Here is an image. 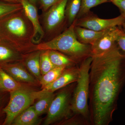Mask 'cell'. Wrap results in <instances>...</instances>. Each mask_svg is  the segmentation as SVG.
<instances>
[{
  "label": "cell",
  "mask_w": 125,
  "mask_h": 125,
  "mask_svg": "<svg viewBox=\"0 0 125 125\" xmlns=\"http://www.w3.org/2000/svg\"><path fill=\"white\" fill-rule=\"evenodd\" d=\"M92 57L88 102L91 125H108L125 85V52L116 43L107 52Z\"/></svg>",
  "instance_id": "obj_1"
},
{
  "label": "cell",
  "mask_w": 125,
  "mask_h": 125,
  "mask_svg": "<svg viewBox=\"0 0 125 125\" xmlns=\"http://www.w3.org/2000/svg\"><path fill=\"white\" fill-rule=\"evenodd\" d=\"M34 30L23 9L0 19V39L11 45L20 53L36 51L33 42Z\"/></svg>",
  "instance_id": "obj_2"
},
{
  "label": "cell",
  "mask_w": 125,
  "mask_h": 125,
  "mask_svg": "<svg viewBox=\"0 0 125 125\" xmlns=\"http://www.w3.org/2000/svg\"><path fill=\"white\" fill-rule=\"evenodd\" d=\"M73 23L64 31L49 41L42 42L36 45V50H53L69 56L80 63L92 56L91 45L81 43L77 39Z\"/></svg>",
  "instance_id": "obj_3"
},
{
  "label": "cell",
  "mask_w": 125,
  "mask_h": 125,
  "mask_svg": "<svg viewBox=\"0 0 125 125\" xmlns=\"http://www.w3.org/2000/svg\"><path fill=\"white\" fill-rule=\"evenodd\" d=\"M92 56L87 57L80 62L79 73L74 88L71 100V110L73 114L79 115L91 125L89 107V79L90 65Z\"/></svg>",
  "instance_id": "obj_4"
},
{
  "label": "cell",
  "mask_w": 125,
  "mask_h": 125,
  "mask_svg": "<svg viewBox=\"0 0 125 125\" xmlns=\"http://www.w3.org/2000/svg\"><path fill=\"white\" fill-rule=\"evenodd\" d=\"M44 93L42 90L37 91L23 84L19 88L10 92L8 103L3 109L5 118L2 125H11L19 114L32 106L35 100Z\"/></svg>",
  "instance_id": "obj_5"
},
{
  "label": "cell",
  "mask_w": 125,
  "mask_h": 125,
  "mask_svg": "<svg viewBox=\"0 0 125 125\" xmlns=\"http://www.w3.org/2000/svg\"><path fill=\"white\" fill-rule=\"evenodd\" d=\"M76 82L62 88L55 94L49 108L43 125L58 123L73 114L71 110V100Z\"/></svg>",
  "instance_id": "obj_6"
},
{
  "label": "cell",
  "mask_w": 125,
  "mask_h": 125,
  "mask_svg": "<svg viewBox=\"0 0 125 125\" xmlns=\"http://www.w3.org/2000/svg\"><path fill=\"white\" fill-rule=\"evenodd\" d=\"M68 0H60L43 12L42 26L44 32L43 42L49 41L60 33V31L67 23L65 10Z\"/></svg>",
  "instance_id": "obj_7"
},
{
  "label": "cell",
  "mask_w": 125,
  "mask_h": 125,
  "mask_svg": "<svg viewBox=\"0 0 125 125\" xmlns=\"http://www.w3.org/2000/svg\"><path fill=\"white\" fill-rule=\"evenodd\" d=\"M125 22V18L121 15L113 19H103L89 13L83 18L75 20L73 23L75 26L102 31L116 26H121Z\"/></svg>",
  "instance_id": "obj_8"
},
{
  "label": "cell",
  "mask_w": 125,
  "mask_h": 125,
  "mask_svg": "<svg viewBox=\"0 0 125 125\" xmlns=\"http://www.w3.org/2000/svg\"><path fill=\"white\" fill-rule=\"evenodd\" d=\"M123 30L121 26H116L108 30L91 45L92 56L100 55L111 49L116 44L117 40Z\"/></svg>",
  "instance_id": "obj_9"
},
{
  "label": "cell",
  "mask_w": 125,
  "mask_h": 125,
  "mask_svg": "<svg viewBox=\"0 0 125 125\" xmlns=\"http://www.w3.org/2000/svg\"><path fill=\"white\" fill-rule=\"evenodd\" d=\"M0 67L19 83L32 85L39 83L38 81L28 71L22 62L3 64L0 65Z\"/></svg>",
  "instance_id": "obj_10"
},
{
  "label": "cell",
  "mask_w": 125,
  "mask_h": 125,
  "mask_svg": "<svg viewBox=\"0 0 125 125\" xmlns=\"http://www.w3.org/2000/svg\"><path fill=\"white\" fill-rule=\"evenodd\" d=\"M20 3L33 27V42L34 44L38 45L42 42L44 32L39 20L37 9L35 5L28 0H20Z\"/></svg>",
  "instance_id": "obj_11"
},
{
  "label": "cell",
  "mask_w": 125,
  "mask_h": 125,
  "mask_svg": "<svg viewBox=\"0 0 125 125\" xmlns=\"http://www.w3.org/2000/svg\"><path fill=\"white\" fill-rule=\"evenodd\" d=\"M79 73V66L66 68L62 74L54 83L42 89L44 93H54L67 85L76 82Z\"/></svg>",
  "instance_id": "obj_12"
},
{
  "label": "cell",
  "mask_w": 125,
  "mask_h": 125,
  "mask_svg": "<svg viewBox=\"0 0 125 125\" xmlns=\"http://www.w3.org/2000/svg\"><path fill=\"white\" fill-rule=\"evenodd\" d=\"M25 55L20 53L8 43L0 40V65L22 62Z\"/></svg>",
  "instance_id": "obj_13"
},
{
  "label": "cell",
  "mask_w": 125,
  "mask_h": 125,
  "mask_svg": "<svg viewBox=\"0 0 125 125\" xmlns=\"http://www.w3.org/2000/svg\"><path fill=\"white\" fill-rule=\"evenodd\" d=\"M41 52L40 50H37L26 54L22 62L28 71L39 83L42 77L40 64Z\"/></svg>",
  "instance_id": "obj_14"
},
{
  "label": "cell",
  "mask_w": 125,
  "mask_h": 125,
  "mask_svg": "<svg viewBox=\"0 0 125 125\" xmlns=\"http://www.w3.org/2000/svg\"><path fill=\"white\" fill-rule=\"evenodd\" d=\"M108 29L97 31L79 26L74 25V27L75 33L78 40L83 44L90 45L94 43Z\"/></svg>",
  "instance_id": "obj_15"
},
{
  "label": "cell",
  "mask_w": 125,
  "mask_h": 125,
  "mask_svg": "<svg viewBox=\"0 0 125 125\" xmlns=\"http://www.w3.org/2000/svg\"><path fill=\"white\" fill-rule=\"evenodd\" d=\"M39 116L33 105L25 109L13 121L11 125H36L40 123Z\"/></svg>",
  "instance_id": "obj_16"
},
{
  "label": "cell",
  "mask_w": 125,
  "mask_h": 125,
  "mask_svg": "<svg viewBox=\"0 0 125 125\" xmlns=\"http://www.w3.org/2000/svg\"><path fill=\"white\" fill-rule=\"evenodd\" d=\"M49 58L55 66H64L66 68L77 65L78 63L69 56L53 50H47Z\"/></svg>",
  "instance_id": "obj_17"
},
{
  "label": "cell",
  "mask_w": 125,
  "mask_h": 125,
  "mask_svg": "<svg viewBox=\"0 0 125 125\" xmlns=\"http://www.w3.org/2000/svg\"><path fill=\"white\" fill-rule=\"evenodd\" d=\"M55 96L54 93H44L38 99V101L33 106L39 116L46 113H47Z\"/></svg>",
  "instance_id": "obj_18"
},
{
  "label": "cell",
  "mask_w": 125,
  "mask_h": 125,
  "mask_svg": "<svg viewBox=\"0 0 125 125\" xmlns=\"http://www.w3.org/2000/svg\"><path fill=\"white\" fill-rule=\"evenodd\" d=\"M0 84L5 92L10 93L19 88L22 83L16 80L0 67Z\"/></svg>",
  "instance_id": "obj_19"
},
{
  "label": "cell",
  "mask_w": 125,
  "mask_h": 125,
  "mask_svg": "<svg viewBox=\"0 0 125 125\" xmlns=\"http://www.w3.org/2000/svg\"><path fill=\"white\" fill-rule=\"evenodd\" d=\"M81 6V0H68L66 6L65 15L68 27L76 19Z\"/></svg>",
  "instance_id": "obj_20"
},
{
  "label": "cell",
  "mask_w": 125,
  "mask_h": 125,
  "mask_svg": "<svg viewBox=\"0 0 125 125\" xmlns=\"http://www.w3.org/2000/svg\"><path fill=\"white\" fill-rule=\"evenodd\" d=\"M66 68V67L64 66H56L42 75L39 81V84L41 86V89L55 82L62 74Z\"/></svg>",
  "instance_id": "obj_21"
},
{
  "label": "cell",
  "mask_w": 125,
  "mask_h": 125,
  "mask_svg": "<svg viewBox=\"0 0 125 125\" xmlns=\"http://www.w3.org/2000/svg\"><path fill=\"white\" fill-rule=\"evenodd\" d=\"M107 2L103 0H81V6L75 20L83 18L89 13L90 9L101 4Z\"/></svg>",
  "instance_id": "obj_22"
},
{
  "label": "cell",
  "mask_w": 125,
  "mask_h": 125,
  "mask_svg": "<svg viewBox=\"0 0 125 125\" xmlns=\"http://www.w3.org/2000/svg\"><path fill=\"white\" fill-rule=\"evenodd\" d=\"M22 9L21 3H10L0 1V19Z\"/></svg>",
  "instance_id": "obj_23"
},
{
  "label": "cell",
  "mask_w": 125,
  "mask_h": 125,
  "mask_svg": "<svg viewBox=\"0 0 125 125\" xmlns=\"http://www.w3.org/2000/svg\"><path fill=\"white\" fill-rule=\"evenodd\" d=\"M40 64V71L42 76L56 67L50 60L48 50H41Z\"/></svg>",
  "instance_id": "obj_24"
},
{
  "label": "cell",
  "mask_w": 125,
  "mask_h": 125,
  "mask_svg": "<svg viewBox=\"0 0 125 125\" xmlns=\"http://www.w3.org/2000/svg\"><path fill=\"white\" fill-rule=\"evenodd\" d=\"M58 125H89L85 119L77 114H73L69 118L62 121Z\"/></svg>",
  "instance_id": "obj_25"
},
{
  "label": "cell",
  "mask_w": 125,
  "mask_h": 125,
  "mask_svg": "<svg viewBox=\"0 0 125 125\" xmlns=\"http://www.w3.org/2000/svg\"><path fill=\"white\" fill-rule=\"evenodd\" d=\"M8 92H0V125L3 124L5 118V114L3 109L7 104L8 97Z\"/></svg>",
  "instance_id": "obj_26"
},
{
  "label": "cell",
  "mask_w": 125,
  "mask_h": 125,
  "mask_svg": "<svg viewBox=\"0 0 125 125\" xmlns=\"http://www.w3.org/2000/svg\"><path fill=\"white\" fill-rule=\"evenodd\" d=\"M60 0H39L40 7L43 12H45L51 8L52 6L55 4Z\"/></svg>",
  "instance_id": "obj_27"
},
{
  "label": "cell",
  "mask_w": 125,
  "mask_h": 125,
  "mask_svg": "<svg viewBox=\"0 0 125 125\" xmlns=\"http://www.w3.org/2000/svg\"><path fill=\"white\" fill-rule=\"evenodd\" d=\"M112 2L118 7L121 15L125 19V0H113Z\"/></svg>",
  "instance_id": "obj_28"
},
{
  "label": "cell",
  "mask_w": 125,
  "mask_h": 125,
  "mask_svg": "<svg viewBox=\"0 0 125 125\" xmlns=\"http://www.w3.org/2000/svg\"><path fill=\"white\" fill-rule=\"evenodd\" d=\"M119 48L125 52V31L123 30L116 41Z\"/></svg>",
  "instance_id": "obj_29"
},
{
  "label": "cell",
  "mask_w": 125,
  "mask_h": 125,
  "mask_svg": "<svg viewBox=\"0 0 125 125\" xmlns=\"http://www.w3.org/2000/svg\"><path fill=\"white\" fill-rule=\"evenodd\" d=\"M0 1L4 2H10V3H20V0H0Z\"/></svg>",
  "instance_id": "obj_30"
},
{
  "label": "cell",
  "mask_w": 125,
  "mask_h": 125,
  "mask_svg": "<svg viewBox=\"0 0 125 125\" xmlns=\"http://www.w3.org/2000/svg\"><path fill=\"white\" fill-rule=\"evenodd\" d=\"M28 0L29 1H30V2H31V3L35 5L36 2H37L38 1V0Z\"/></svg>",
  "instance_id": "obj_31"
},
{
  "label": "cell",
  "mask_w": 125,
  "mask_h": 125,
  "mask_svg": "<svg viewBox=\"0 0 125 125\" xmlns=\"http://www.w3.org/2000/svg\"><path fill=\"white\" fill-rule=\"evenodd\" d=\"M0 92H5L4 90L2 88V87H1V85L0 84Z\"/></svg>",
  "instance_id": "obj_32"
},
{
  "label": "cell",
  "mask_w": 125,
  "mask_h": 125,
  "mask_svg": "<svg viewBox=\"0 0 125 125\" xmlns=\"http://www.w3.org/2000/svg\"><path fill=\"white\" fill-rule=\"evenodd\" d=\"M121 26L122 27V28L124 29V30H125V22L123 23V24H122Z\"/></svg>",
  "instance_id": "obj_33"
},
{
  "label": "cell",
  "mask_w": 125,
  "mask_h": 125,
  "mask_svg": "<svg viewBox=\"0 0 125 125\" xmlns=\"http://www.w3.org/2000/svg\"><path fill=\"white\" fill-rule=\"evenodd\" d=\"M103 0L105 1H106L107 2H112L113 0Z\"/></svg>",
  "instance_id": "obj_34"
},
{
  "label": "cell",
  "mask_w": 125,
  "mask_h": 125,
  "mask_svg": "<svg viewBox=\"0 0 125 125\" xmlns=\"http://www.w3.org/2000/svg\"></svg>",
  "instance_id": "obj_35"
}]
</instances>
